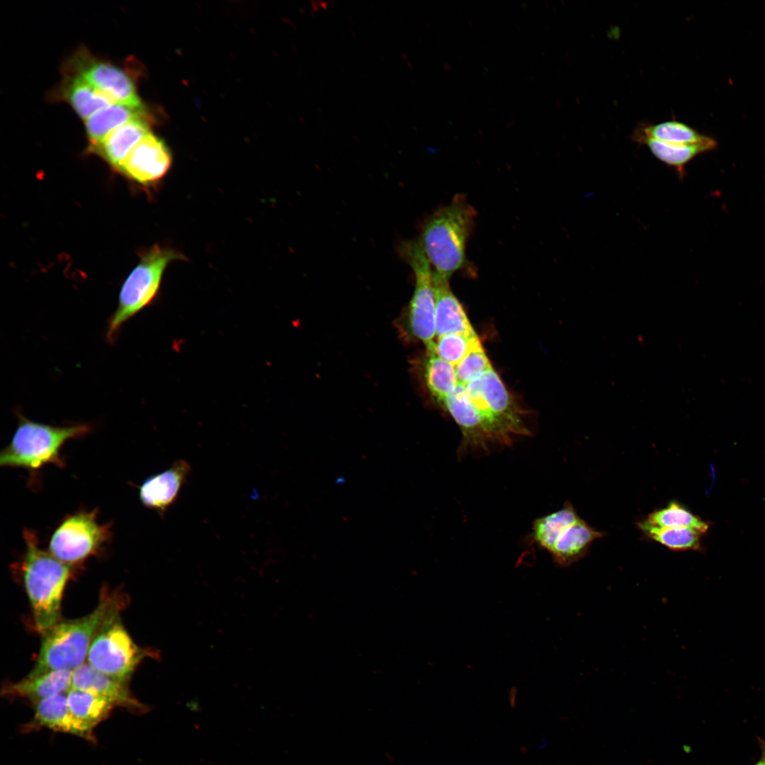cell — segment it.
<instances>
[{"label": "cell", "mask_w": 765, "mask_h": 765, "mask_svg": "<svg viewBox=\"0 0 765 765\" xmlns=\"http://www.w3.org/2000/svg\"><path fill=\"white\" fill-rule=\"evenodd\" d=\"M71 63L74 74L103 93L113 103L143 107L134 79L124 69L112 62L97 60L85 50H80L74 55Z\"/></svg>", "instance_id": "10"}, {"label": "cell", "mask_w": 765, "mask_h": 765, "mask_svg": "<svg viewBox=\"0 0 765 765\" xmlns=\"http://www.w3.org/2000/svg\"><path fill=\"white\" fill-rule=\"evenodd\" d=\"M59 97L67 101L82 119H87L100 110L113 104L103 93L80 76L67 75L59 90Z\"/></svg>", "instance_id": "20"}, {"label": "cell", "mask_w": 765, "mask_h": 765, "mask_svg": "<svg viewBox=\"0 0 765 765\" xmlns=\"http://www.w3.org/2000/svg\"><path fill=\"white\" fill-rule=\"evenodd\" d=\"M633 141L646 146L651 153L664 164L675 169L682 175L685 166L696 156L711 151L717 146L710 137L704 142L691 144L664 142L653 138L633 133Z\"/></svg>", "instance_id": "19"}, {"label": "cell", "mask_w": 765, "mask_h": 765, "mask_svg": "<svg viewBox=\"0 0 765 765\" xmlns=\"http://www.w3.org/2000/svg\"><path fill=\"white\" fill-rule=\"evenodd\" d=\"M760 747L761 749V756L759 760L754 765H765V742L760 741Z\"/></svg>", "instance_id": "30"}, {"label": "cell", "mask_w": 765, "mask_h": 765, "mask_svg": "<svg viewBox=\"0 0 765 765\" xmlns=\"http://www.w3.org/2000/svg\"><path fill=\"white\" fill-rule=\"evenodd\" d=\"M433 287L436 336L450 333L474 332L462 305L450 290L449 280L433 271Z\"/></svg>", "instance_id": "14"}, {"label": "cell", "mask_w": 765, "mask_h": 765, "mask_svg": "<svg viewBox=\"0 0 765 765\" xmlns=\"http://www.w3.org/2000/svg\"><path fill=\"white\" fill-rule=\"evenodd\" d=\"M185 259L177 251L154 245L144 251L123 283L118 305L107 322L106 339L113 344L128 320L149 305L158 295L168 265Z\"/></svg>", "instance_id": "5"}, {"label": "cell", "mask_w": 765, "mask_h": 765, "mask_svg": "<svg viewBox=\"0 0 765 765\" xmlns=\"http://www.w3.org/2000/svg\"><path fill=\"white\" fill-rule=\"evenodd\" d=\"M475 217L465 195L457 194L426 222L419 242L436 274L449 280L466 266L467 244Z\"/></svg>", "instance_id": "2"}, {"label": "cell", "mask_w": 765, "mask_h": 765, "mask_svg": "<svg viewBox=\"0 0 765 765\" xmlns=\"http://www.w3.org/2000/svg\"><path fill=\"white\" fill-rule=\"evenodd\" d=\"M492 368L481 344L455 366L458 385L465 386Z\"/></svg>", "instance_id": "29"}, {"label": "cell", "mask_w": 765, "mask_h": 765, "mask_svg": "<svg viewBox=\"0 0 765 765\" xmlns=\"http://www.w3.org/2000/svg\"><path fill=\"white\" fill-rule=\"evenodd\" d=\"M17 428L10 443L0 453V465L37 471L47 465H64L61 449L69 440L91 431L86 424L55 426L33 421L18 412Z\"/></svg>", "instance_id": "4"}, {"label": "cell", "mask_w": 765, "mask_h": 765, "mask_svg": "<svg viewBox=\"0 0 765 765\" xmlns=\"http://www.w3.org/2000/svg\"><path fill=\"white\" fill-rule=\"evenodd\" d=\"M72 688L103 697L115 706L144 711L147 707L130 693L125 683L117 681L91 667L87 662L72 671Z\"/></svg>", "instance_id": "13"}, {"label": "cell", "mask_w": 765, "mask_h": 765, "mask_svg": "<svg viewBox=\"0 0 765 765\" xmlns=\"http://www.w3.org/2000/svg\"><path fill=\"white\" fill-rule=\"evenodd\" d=\"M110 527L99 523L98 510H81L65 516L52 533L49 552L74 565L96 554L110 539Z\"/></svg>", "instance_id": "8"}, {"label": "cell", "mask_w": 765, "mask_h": 765, "mask_svg": "<svg viewBox=\"0 0 765 765\" xmlns=\"http://www.w3.org/2000/svg\"><path fill=\"white\" fill-rule=\"evenodd\" d=\"M121 601L103 594L97 606L88 615L60 620L42 635L40 648L33 669L35 676L53 670H71L85 663L91 644L104 622L120 611Z\"/></svg>", "instance_id": "1"}, {"label": "cell", "mask_w": 765, "mask_h": 765, "mask_svg": "<svg viewBox=\"0 0 765 765\" xmlns=\"http://www.w3.org/2000/svg\"><path fill=\"white\" fill-rule=\"evenodd\" d=\"M119 612L112 614L97 632L86 662L96 670L126 684L147 652L131 638Z\"/></svg>", "instance_id": "7"}, {"label": "cell", "mask_w": 765, "mask_h": 765, "mask_svg": "<svg viewBox=\"0 0 765 765\" xmlns=\"http://www.w3.org/2000/svg\"><path fill=\"white\" fill-rule=\"evenodd\" d=\"M402 255L414 274V290L408 308V327L411 334L426 347L434 344L435 300L433 271L419 240L402 244Z\"/></svg>", "instance_id": "9"}, {"label": "cell", "mask_w": 765, "mask_h": 765, "mask_svg": "<svg viewBox=\"0 0 765 765\" xmlns=\"http://www.w3.org/2000/svg\"><path fill=\"white\" fill-rule=\"evenodd\" d=\"M633 133L664 142L678 144H697L709 138L706 135L700 134L689 125L676 120L655 124L641 123Z\"/></svg>", "instance_id": "25"}, {"label": "cell", "mask_w": 765, "mask_h": 765, "mask_svg": "<svg viewBox=\"0 0 765 765\" xmlns=\"http://www.w3.org/2000/svg\"><path fill=\"white\" fill-rule=\"evenodd\" d=\"M579 518L572 504L567 502L562 509L533 521L531 541L548 552L562 531Z\"/></svg>", "instance_id": "23"}, {"label": "cell", "mask_w": 765, "mask_h": 765, "mask_svg": "<svg viewBox=\"0 0 765 765\" xmlns=\"http://www.w3.org/2000/svg\"><path fill=\"white\" fill-rule=\"evenodd\" d=\"M480 344L481 342L475 332L450 333L437 337L435 349L443 360L455 366Z\"/></svg>", "instance_id": "28"}, {"label": "cell", "mask_w": 765, "mask_h": 765, "mask_svg": "<svg viewBox=\"0 0 765 765\" xmlns=\"http://www.w3.org/2000/svg\"><path fill=\"white\" fill-rule=\"evenodd\" d=\"M35 704V720L40 725L79 736L76 723L68 706L67 693L42 699Z\"/></svg>", "instance_id": "24"}, {"label": "cell", "mask_w": 765, "mask_h": 765, "mask_svg": "<svg viewBox=\"0 0 765 765\" xmlns=\"http://www.w3.org/2000/svg\"><path fill=\"white\" fill-rule=\"evenodd\" d=\"M26 550L21 563L25 589L35 625L44 635L61 617L63 591L73 571V565L62 562L39 545L38 536L25 529Z\"/></svg>", "instance_id": "3"}, {"label": "cell", "mask_w": 765, "mask_h": 765, "mask_svg": "<svg viewBox=\"0 0 765 765\" xmlns=\"http://www.w3.org/2000/svg\"><path fill=\"white\" fill-rule=\"evenodd\" d=\"M171 159L165 142L150 132L132 149L119 171L141 185H150L166 174Z\"/></svg>", "instance_id": "11"}, {"label": "cell", "mask_w": 765, "mask_h": 765, "mask_svg": "<svg viewBox=\"0 0 765 765\" xmlns=\"http://www.w3.org/2000/svg\"><path fill=\"white\" fill-rule=\"evenodd\" d=\"M191 471L188 461L178 459L169 468L149 476L138 487L141 504L159 516H164L177 500Z\"/></svg>", "instance_id": "12"}, {"label": "cell", "mask_w": 765, "mask_h": 765, "mask_svg": "<svg viewBox=\"0 0 765 765\" xmlns=\"http://www.w3.org/2000/svg\"><path fill=\"white\" fill-rule=\"evenodd\" d=\"M70 712L76 723L79 736L91 738L93 728L105 719L115 705L103 697L70 688L67 693Z\"/></svg>", "instance_id": "18"}, {"label": "cell", "mask_w": 765, "mask_h": 765, "mask_svg": "<svg viewBox=\"0 0 765 765\" xmlns=\"http://www.w3.org/2000/svg\"><path fill=\"white\" fill-rule=\"evenodd\" d=\"M72 671L53 670L5 686L6 695L26 698L35 703L42 699L67 693L72 686Z\"/></svg>", "instance_id": "16"}, {"label": "cell", "mask_w": 765, "mask_h": 765, "mask_svg": "<svg viewBox=\"0 0 765 765\" xmlns=\"http://www.w3.org/2000/svg\"><path fill=\"white\" fill-rule=\"evenodd\" d=\"M602 536L579 518L562 531L548 552L557 565L569 566L582 558L591 543Z\"/></svg>", "instance_id": "17"}, {"label": "cell", "mask_w": 765, "mask_h": 765, "mask_svg": "<svg viewBox=\"0 0 765 765\" xmlns=\"http://www.w3.org/2000/svg\"><path fill=\"white\" fill-rule=\"evenodd\" d=\"M424 378L431 395L443 404L458 386L455 366L443 360L436 353L435 342L426 347Z\"/></svg>", "instance_id": "22"}, {"label": "cell", "mask_w": 765, "mask_h": 765, "mask_svg": "<svg viewBox=\"0 0 765 765\" xmlns=\"http://www.w3.org/2000/svg\"><path fill=\"white\" fill-rule=\"evenodd\" d=\"M148 116L132 119L109 133L90 152L100 155L110 166L119 171L132 149L149 131Z\"/></svg>", "instance_id": "15"}, {"label": "cell", "mask_w": 765, "mask_h": 765, "mask_svg": "<svg viewBox=\"0 0 765 765\" xmlns=\"http://www.w3.org/2000/svg\"><path fill=\"white\" fill-rule=\"evenodd\" d=\"M465 388L488 427L495 446H509L516 438L531 435L525 423V414L493 368Z\"/></svg>", "instance_id": "6"}, {"label": "cell", "mask_w": 765, "mask_h": 765, "mask_svg": "<svg viewBox=\"0 0 765 765\" xmlns=\"http://www.w3.org/2000/svg\"><path fill=\"white\" fill-rule=\"evenodd\" d=\"M646 521L661 528H686L705 533L708 524L675 501L667 506L650 513Z\"/></svg>", "instance_id": "27"}, {"label": "cell", "mask_w": 765, "mask_h": 765, "mask_svg": "<svg viewBox=\"0 0 765 765\" xmlns=\"http://www.w3.org/2000/svg\"><path fill=\"white\" fill-rule=\"evenodd\" d=\"M147 115L144 108L113 103L96 112L85 122L89 150L97 147L113 130L128 121Z\"/></svg>", "instance_id": "21"}, {"label": "cell", "mask_w": 765, "mask_h": 765, "mask_svg": "<svg viewBox=\"0 0 765 765\" xmlns=\"http://www.w3.org/2000/svg\"><path fill=\"white\" fill-rule=\"evenodd\" d=\"M639 528L650 538L674 551L694 550L701 545V533L686 528H661L646 520L638 523Z\"/></svg>", "instance_id": "26"}]
</instances>
